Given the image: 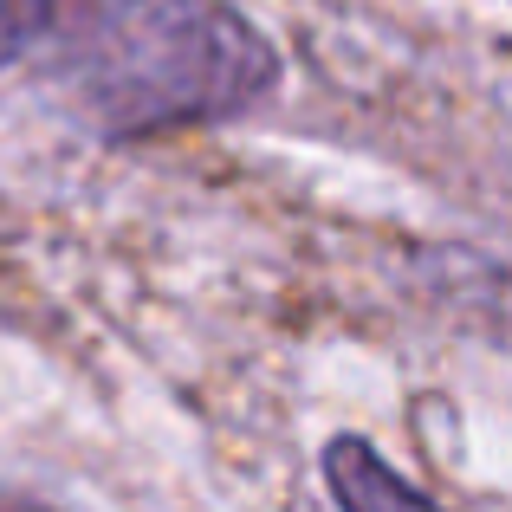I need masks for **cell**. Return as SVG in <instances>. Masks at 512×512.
I'll use <instances>...</instances> for the list:
<instances>
[{"mask_svg":"<svg viewBox=\"0 0 512 512\" xmlns=\"http://www.w3.org/2000/svg\"><path fill=\"white\" fill-rule=\"evenodd\" d=\"M33 72L111 143L221 124L279 85V52L227 0H52Z\"/></svg>","mask_w":512,"mask_h":512,"instance_id":"1","label":"cell"},{"mask_svg":"<svg viewBox=\"0 0 512 512\" xmlns=\"http://www.w3.org/2000/svg\"><path fill=\"white\" fill-rule=\"evenodd\" d=\"M325 487H331V500H338V512H441L422 487H409V480H402L363 435H338L325 448Z\"/></svg>","mask_w":512,"mask_h":512,"instance_id":"2","label":"cell"},{"mask_svg":"<svg viewBox=\"0 0 512 512\" xmlns=\"http://www.w3.org/2000/svg\"><path fill=\"white\" fill-rule=\"evenodd\" d=\"M46 20H52V0H0V65H33Z\"/></svg>","mask_w":512,"mask_h":512,"instance_id":"3","label":"cell"},{"mask_svg":"<svg viewBox=\"0 0 512 512\" xmlns=\"http://www.w3.org/2000/svg\"><path fill=\"white\" fill-rule=\"evenodd\" d=\"M0 512H52V506H39V500H0Z\"/></svg>","mask_w":512,"mask_h":512,"instance_id":"4","label":"cell"}]
</instances>
